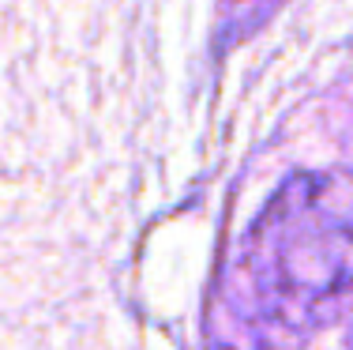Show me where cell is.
<instances>
[{
    "mask_svg": "<svg viewBox=\"0 0 353 350\" xmlns=\"http://www.w3.org/2000/svg\"><path fill=\"white\" fill-rule=\"evenodd\" d=\"M353 298V181L297 173L252 222L233 309L259 339H308Z\"/></svg>",
    "mask_w": 353,
    "mask_h": 350,
    "instance_id": "cell-1",
    "label": "cell"
},
{
    "mask_svg": "<svg viewBox=\"0 0 353 350\" xmlns=\"http://www.w3.org/2000/svg\"><path fill=\"white\" fill-rule=\"evenodd\" d=\"M222 350H230V347H222Z\"/></svg>",
    "mask_w": 353,
    "mask_h": 350,
    "instance_id": "cell-3",
    "label": "cell"
},
{
    "mask_svg": "<svg viewBox=\"0 0 353 350\" xmlns=\"http://www.w3.org/2000/svg\"><path fill=\"white\" fill-rule=\"evenodd\" d=\"M285 0H222V41H241L259 30Z\"/></svg>",
    "mask_w": 353,
    "mask_h": 350,
    "instance_id": "cell-2",
    "label": "cell"
}]
</instances>
